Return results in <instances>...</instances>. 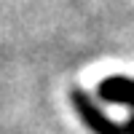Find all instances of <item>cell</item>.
Wrapping results in <instances>:
<instances>
[{
	"label": "cell",
	"instance_id": "3",
	"mask_svg": "<svg viewBox=\"0 0 134 134\" xmlns=\"http://www.w3.org/2000/svg\"><path fill=\"white\" fill-rule=\"evenodd\" d=\"M121 126H124V134H134V113L126 118V124H121Z\"/></svg>",
	"mask_w": 134,
	"mask_h": 134
},
{
	"label": "cell",
	"instance_id": "1",
	"mask_svg": "<svg viewBox=\"0 0 134 134\" xmlns=\"http://www.w3.org/2000/svg\"><path fill=\"white\" fill-rule=\"evenodd\" d=\"M70 102L75 107L78 118H81V124L91 134H124V126L115 124L102 110L99 99H94L88 91H83V88H70Z\"/></svg>",
	"mask_w": 134,
	"mask_h": 134
},
{
	"label": "cell",
	"instance_id": "2",
	"mask_svg": "<svg viewBox=\"0 0 134 134\" xmlns=\"http://www.w3.org/2000/svg\"><path fill=\"white\" fill-rule=\"evenodd\" d=\"M97 99L99 102L129 107L134 113V78H126V75H110V78H105V81L97 86Z\"/></svg>",
	"mask_w": 134,
	"mask_h": 134
}]
</instances>
